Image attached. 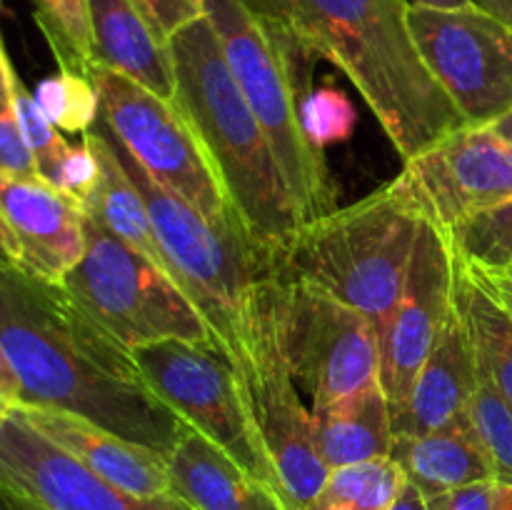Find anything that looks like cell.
<instances>
[{"label": "cell", "mask_w": 512, "mask_h": 510, "mask_svg": "<svg viewBox=\"0 0 512 510\" xmlns=\"http://www.w3.org/2000/svg\"><path fill=\"white\" fill-rule=\"evenodd\" d=\"M0 345L20 380V405L80 415L165 458L190 430L63 285L0 268Z\"/></svg>", "instance_id": "cell-1"}, {"label": "cell", "mask_w": 512, "mask_h": 510, "mask_svg": "<svg viewBox=\"0 0 512 510\" xmlns=\"http://www.w3.org/2000/svg\"><path fill=\"white\" fill-rule=\"evenodd\" d=\"M245 3L315 60L333 63L373 110L405 163L465 125L415 48L405 0Z\"/></svg>", "instance_id": "cell-2"}, {"label": "cell", "mask_w": 512, "mask_h": 510, "mask_svg": "<svg viewBox=\"0 0 512 510\" xmlns=\"http://www.w3.org/2000/svg\"><path fill=\"white\" fill-rule=\"evenodd\" d=\"M175 70L173 105L203 145L245 238L268 265L303 218L263 125L228 68L210 20L198 18L168 40Z\"/></svg>", "instance_id": "cell-3"}, {"label": "cell", "mask_w": 512, "mask_h": 510, "mask_svg": "<svg viewBox=\"0 0 512 510\" xmlns=\"http://www.w3.org/2000/svg\"><path fill=\"white\" fill-rule=\"evenodd\" d=\"M425 218L418 193L400 173L358 203L300 225L265 275L333 295L373 320L380 333L405 288Z\"/></svg>", "instance_id": "cell-4"}, {"label": "cell", "mask_w": 512, "mask_h": 510, "mask_svg": "<svg viewBox=\"0 0 512 510\" xmlns=\"http://www.w3.org/2000/svg\"><path fill=\"white\" fill-rule=\"evenodd\" d=\"M205 18L228 68L263 125L303 223L335 210L325 155L303 130V100L313 88L315 58L245 0H205Z\"/></svg>", "instance_id": "cell-5"}, {"label": "cell", "mask_w": 512, "mask_h": 510, "mask_svg": "<svg viewBox=\"0 0 512 510\" xmlns=\"http://www.w3.org/2000/svg\"><path fill=\"white\" fill-rule=\"evenodd\" d=\"M225 350L265 455L278 473L285 508L305 510L330 470L315 448L310 405L280 348L268 275L250 288Z\"/></svg>", "instance_id": "cell-6"}, {"label": "cell", "mask_w": 512, "mask_h": 510, "mask_svg": "<svg viewBox=\"0 0 512 510\" xmlns=\"http://www.w3.org/2000/svg\"><path fill=\"white\" fill-rule=\"evenodd\" d=\"M98 120L118 160L145 198L168 273L208 320L215 338L228 345L250 288L265 275L258 253L243 230L210 223L200 210L155 183L105 120Z\"/></svg>", "instance_id": "cell-7"}, {"label": "cell", "mask_w": 512, "mask_h": 510, "mask_svg": "<svg viewBox=\"0 0 512 510\" xmlns=\"http://www.w3.org/2000/svg\"><path fill=\"white\" fill-rule=\"evenodd\" d=\"M65 290L128 350L158 340L215 338L173 275L85 215V253Z\"/></svg>", "instance_id": "cell-8"}, {"label": "cell", "mask_w": 512, "mask_h": 510, "mask_svg": "<svg viewBox=\"0 0 512 510\" xmlns=\"http://www.w3.org/2000/svg\"><path fill=\"white\" fill-rule=\"evenodd\" d=\"M130 353L148 388L170 410L283 500L278 473L265 455L228 350L218 338L158 340Z\"/></svg>", "instance_id": "cell-9"}, {"label": "cell", "mask_w": 512, "mask_h": 510, "mask_svg": "<svg viewBox=\"0 0 512 510\" xmlns=\"http://www.w3.org/2000/svg\"><path fill=\"white\" fill-rule=\"evenodd\" d=\"M285 363L310 408L380 380L378 325L300 280L268 275Z\"/></svg>", "instance_id": "cell-10"}, {"label": "cell", "mask_w": 512, "mask_h": 510, "mask_svg": "<svg viewBox=\"0 0 512 510\" xmlns=\"http://www.w3.org/2000/svg\"><path fill=\"white\" fill-rule=\"evenodd\" d=\"M85 75L100 95V118L155 183L200 210L210 223L243 230L203 145L170 100L98 63Z\"/></svg>", "instance_id": "cell-11"}, {"label": "cell", "mask_w": 512, "mask_h": 510, "mask_svg": "<svg viewBox=\"0 0 512 510\" xmlns=\"http://www.w3.org/2000/svg\"><path fill=\"white\" fill-rule=\"evenodd\" d=\"M408 28L428 73L465 125H493L512 110V28L470 3L408 5Z\"/></svg>", "instance_id": "cell-12"}, {"label": "cell", "mask_w": 512, "mask_h": 510, "mask_svg": "<svg viewBox=\"0 0 512 510\" xmlns=\"http://www.w3.org/2000/svg\"><path fill=\"white\" fill-rule=\"evenodd\" d=\"M455 308V253L448 230L425 218L408 278L388 323L380 328V385L390 410L408 398Z\"/></svg>", "instance_id": "cell-13"}, {"label": "cell", "mask_w": 512, "mask_h": 510, "mask_svg": "<svg viewBox=\"0 0 512 510\" xmlns=\"http://www.w3.org/2000/svg\"><path fill=\"white\" fill-rule=\"evenodd\" d=\"M0 483L45 510H193L178 495H135L105 483L10 405L0 415Z\"/></svg>", "instance_id": "cell-14"}, {"label": "cell", "mask_w": 512, "mask_h": 510, "mask_svg": "<svg viewBox=\"0 0 512 510\" xmlns=\"http://www.w3.org/2000/svg\"><path fill=\"white\" fill-rule=\"evenodd\" d=\"M428 218L445 230L475 210L512 200V140L493 125H463L403 168Z\"/></svg>", "instance_id": "cell-15"}, {"label": "cell", "mask_w": 512, "mask_h": 510, "mask_svg": "<svg viewBox=\"0 0 512 510\" xmlns=\"http://www.w3.org/2000/svg\"><path fill=\"white\" fill-rule=\"evenodd\" d=\"M0 223L18 250V268L63 283L85 253V213L43 178L0 173Z\"/></svg>", "instance_id": "cell-16"}, {"label": "cell", "mask_w": 512, "mask_h": 510, "mask_svg": "<svg viewBox=\"0 0 512 510\" xmlns=\"http://www.w3.org/2000/svg\"><path fill=\"white\" fill-rule=\"evenodd\" d=\"M20 410L33 428H38L45 438L73 455L80 465L103 478L105 483L135 495H170V470L168 458L158 450L125 440L80 415L63 413V410L30 408V405H13Z\"/></svg>", "instance_id": "cell-17"}, {"label": "cell", "mask_w": 512, "mask_h": 510, "mask_svg": "<svg viewBox=\"0 0 512 510\" xmlns=\"http://www.w3.org/2000/svg\"><path fill=\"white\" fill-rule=\"evenodd\" d=\"M475 385H478V360L455 305L408 398L393 413L395 438H413L448 425L468 410Z\"/></svg>", "instance_id": "cell-18"}, {"label": "cell", "mask_w": 512, "mask_h": 510, "mask_svg": "<svg viewBox=\"0 0 512 510\" xmlns=\"http://www.w3.org/2000/svg\"><path fill=\"white\" fill-rule=\"evenodd\" d=\"M93 63L135 80L158 98H175L168 40L155 33L133 0H88Z\"/></svg>", "instance_id": "cell-19"}, {"label": "cell", "mask_w": 512, "mask_h": 510, "mask_svg": "<svg viewBox=\"0 0 512 510\" xmlns=\"http://www.w3.org/2000/svg\"><path fill=\"white\" fill-rule=\"evenodd\" d=\"M170 485L193 510H288L228 453L190 428L168 455Z\"/></svg>", "instance_id": "cell-20"}, {"label": "cell", "mask_w": 512, "mask_h": 510, "mask_svg": "<svg viewBox=\"0 0 512 510\" xmlns=\"http://www.w3.org/2000/svg\"><path fill=\"white\" fill-rule=\"evenodd\" d=\"M390 458L400 465L405 480L423 493V498L448 493L463 485L495 480L493 465L470 423L468 410L448 425L413 438H395Z\"/></svg>", "instance_id": "cell-21"}, {"label": "cell", "mask_w": 512, "mask_h": 510, "mask_svg": "<svg viewBox=\"0 0 512 510\" xmlns=\"http://www.w3.org/2000/svg\"><path fill=\"white\" fill-rule=\"evenodd\" d=\"M310 413L315 448L328 470L388 458L393 450V410L380 380Z\"/></svg>", "instance_id": "cell-22"}, {"label": "cell", "mask_w": 512, "mask_h": 510, "mask_svg": "<svg viewBox=\"0 0 512 510\" xmlns=\"http://www.w3.org/2000/svg\"><path fill=\"white\" fill-rule=\"evenodd\" d=\"M455 305L473 343L478 368L498 385L512 405V305L483 268L465 263L458 255Z\"/></svg>", "instance_id": "cell-23"}, {"label": "cell", "mask_w": 512, "mask_h": 510, "mask_svg": "<svg viewBox=\"0 0 512 510\" xmlns=\"http://www.w3.org/2000/svg\"><path fill=\"white\" fill-rule=\"evenodd\" d=\"M83 138L90 143L100 165L98 185H95L88 203L83 205V213L90 215L95 223L103 225L115 238H120L130 248L148 255L150 260H155V263L168 270L163 253H160L158 240H155V230L153 223H150L145 198L140 195L138 185L133 183L128 170L123 168L118 155H115L100 120H95L93 128L88 133H83Z\"/></svg>", "instance_id": "cell-24"}, {"label": "cell", "mask_w": 512, "mask_h": 510, "mask_svg": "<svg viewBox=\"0 0 512 510\" xmlns=\"http://www.w3.org/2000/svg\"><path fill=\"white\" fill-rule=\"evenodd\" d=\"M405 473L393 458L330 470L328 480L305 510H390L405 488Z\"/></svg>", "instance_id": "cell-25"}, {"label": "cell", "mask_w": 512, "mask_h": 510, "mask_svg": "<svg viewBox=\"0 0 512 510\" xmlns=\"http://www.w3.org/2000/svg\"><path fill=\"white\" fill-rule=\"evenodd\" d=\"M455 255L483 270L512 265V200L465 215L448 228Z\"/></svg>", "instance_id": "cell-26"}, {"label": "cell", "mask_w": 512, "mask_h": 510, "mask_svg": "<svg viewBox=\"0 0 512 510\" xmlns=\"http://www.w3.org/2000/svg\"><path fill=\"white\" fill-rule=\"evenodd\" d=\"M35 20L53 48L60 68L83 73L93 65L88 0H33Z\"/></svg>", "instance_id": "cell-27"}, {"label": "cell", "mask_w": 512, "mask_h": 510, "mask_svg": "<svg viewBox=\"0 0 512 510\" xmlns=\"http://www.w3.org/2000/svg\"><path fill=\"white\" fill-rule=\"evenodd\" d=\"M35 103L60 133H88L100 118V95L93 80L60 68L35 88Z\"/></svg>", "instance_id": "cell-28"}, {"label": "cell", "mask_w": 512, "mask_h": 510, "mask_svg": "<svg viewBox=\"0 0 512 510\" xmlns=\"http://www.w3.org/2000/svg\"><path fill=\"white\" fill-rule=\"evenodd\" d=\"M468 418L488 453L498 483L512 485V405L498 385L478 368V385L468 403Z\"/></svg>", "instance_id": "cell-29"}, {"label": "cell", "mask_w": 512, "mask_h": 510, "mask_svg": "<svg viewBox=\"0 0 512 510\" xmlns=\"http://www.w3.org/2000/svg\"><path fill=\"white\" fill-rule=\"evenodd\" d=\"M303 130L310 143L325 153V148L338 143H348L358 125V110L353 100L343 88L325 80V83L313 85L303 100Z\"/></svg>", "instance_id": "cell-30"}, {"label": "cell", "mask_w": 512, "mask_h": 510, "mask_svg": "<svg viewBox=\"0 0 512 510\" xmlns=\"http://www.w3.org/2000/svg\"><path fill=\"white\" fill-rule=\"evenodd\" d=\"M0 173L40 178L15 110V70L0 38Z\"/></svg>", "instance_id": "cell-31"}, {"label": "cell", "mask_w": 512, "mask_h": 510, "mask_svg": "<svg viewBox=\"0 0 512 510\" xmlns=\"http://www.w3.org/2000/svg\"><path fill=\"white\" fill-rule=\"evenodd\" d=\"M15 110H18L20 130H23V138L25 143H28L30 153H33L38 175L43 180H48L70 143L60 135V130L45 118V113L38 108V103H35V95L28 93V88L20 83L18 75H15Z\"/></svg>", "instance_id": "cell-32"}, {"label": "cell", "mask_w": 512, "mask_h": 510, "mask_svg": "<svg viewBox=\"0 0 512 510\" xmlns=\"http://www.w3.org/2000/svg\"><path fill=\"white\" fill-rule=\"evenodd\" d=\"M100 178V165L95 158L93 148H90L88 140H80V143H70L65 155L60 158V163L55 165V170L50 173V178L45 183H50L53 188H58L60 193L68 195L70 200L83 208L88 203V198L93 195L95 185Z\"/></svg>", "instance_id": "cell-33"}, {"label": "cell", "mask_w": 512, "mask_h": 510, "mask_svg": "<svg viewBox=\"0 0 512 510\" xmlns=\"http://www.w3.org/2000/svg\"><path fill=\"white\" fill-rule=\"evenodd\" d=\"M160 38L170 40L178 30L205 15V0H133Z\"/></svg>", "instance_id": "cell-34"}, {"label": "cell", "mask_w": 512, "mask_h": 510, "mask_svg": "<svg viewBox=\"0 0 512 510\" xmlns=\"http://www.w3.org/2000/svg\"><path fill=\"white\" fill-rule=\"evenodd\" d=\"M495 493H498V480H480L425 498V503L428 510H495Z\"/></svg>", "instance_id": "cell-35"}, {"label": "cell", "mask_w": 512, "mask_h": 510, "mask_svg": "<svg viewBox=\"0 0 512 510\" xmlns=\"http://www.w3.org/2000/svg\"><path fill=\"white\" fill-rule=\"evenodd\" d=\"M23 390H20V380L15 375L13 365H10L8 355H5L3 345H0V400L8 405H20Z\"/></svg>", "instance_id": "cell-36"}, {"label": "cell", "mask_w": 512, "mask_h": 510, "mask_svg": "<svg viewBox=\"0 0 512 510\" xmlns=\"http://www.w3.org/2000/svg\"><path fill=\"white\" fill-rule=\"evenodd\" d=\"M0 510H45L43 505L33 503L25 495L15 493L13 488H8L5 483H0Z\"/></svg>", "instance_id": "cell-37"}, {"label": "cell", "mask_w": 512, "mask_h": 510, "mask_svg": "<svg viewBox=\"0 0 512 510\" xmlns=\"http://www.w3.org/2000/svg\"><path fill=\"white\" fill-rule=\"evenodd\" d=\"M390 510H428V503H425L423 493L415 485L405 483V488L400 490L398 500H395Z\"/></svg>", "instance_id": "cell-38"}, {"label": "cell", "mask_w": 512, "mask_h": 510, "mask_svg": "<svg viewBox=\"0 0 512 510\" xmlns=\"http://www.w3.org/2000/svg\"><path fill=\"white\" fill-rule=\"evenodd\" d=\"M480 10L490 13L493 18H498L500 23L510 25L512 28V0H473Z\"/></svg>", "instance_id": "cell-39"}, {"label": "cell", "mask_w": 512, "mask_h": 510, "mask_svg": "<svg viewBox=\"0 0 512 510\" xmlns=\"http://www.w3.org/2000/svg\"><path fill=\"white\" fill-rule=\"evenodd\" d=\"M0 268H18V250L3 223H0Z\"/></svg>", "instance_id": "cell-40"}, {"label": "cell", "mask_w": 512, "mask_h": 510, "mask_svg": "<svg viewBox=\"0 0 512 510\" xmlns=\"http://www.w3.org/2000/svg\"><path fill=\"white\" fill-rule=\"evenodd\" d=\"M485 273L493 278V283L498 285V290L503 293V298L512 305V265L505 270H485Z\"/></svg>", "instance_id": "cell-41"}, {"label": "cell", "mask_w": 512, "mask_h": 510, "mask_svg": "<svg viewBox=\"0 0 512 510\" xmlns=\"http://www.w3.org/2000/svg\"><path fill=\"white\" fill-rule=\"evenodd\" d=\"M408 5H423V8H463L473 0H405Z\"/></svg>", "instance_id": "cell-42"}, {"label": "cell", "mask_w": 512, "mask_h": 510, "mask_svg": "<svg viewBox=\"0 0 512 510\" xmlns=\"http://www.w3.org/2000/svg\"><path fill=\"white\" fill-rule=\"evenodd\" d=\"M495 510H512V485L498 483V493H495Z\"/></svg>", "instance_id": "cell-43"}, {"label": "cell", "mask_w": 512, "mask_h": 510, "mask_svg": "<svg viewBox=\"0 0 512 510\" xmlns=\"http://www.w3.org/2000/svg\"><path fill=\"white\" fill-rule=\"evenodd\" d=\"M493 128L498 130L500 135H505V138L512 140V110L508 115H503V118L498 120V123H493Z\"/></svg>", "instance_id": "cell-44"}, {"label": "cell", "mask_w": 512, "mask_h": 510, "mask_svg": "<svg viewBox=\"0 0 512 510\" xmlns=\"http://www.w3.org/2000/svg\"><path fill=\"white\" fill-rule=\"evenodd\" d=\"M8 408H10V405H8V403H3V400H0V415H3L5 410H8Z\"/></svg>", "instance_id": "cell-45"}]
</instances>
